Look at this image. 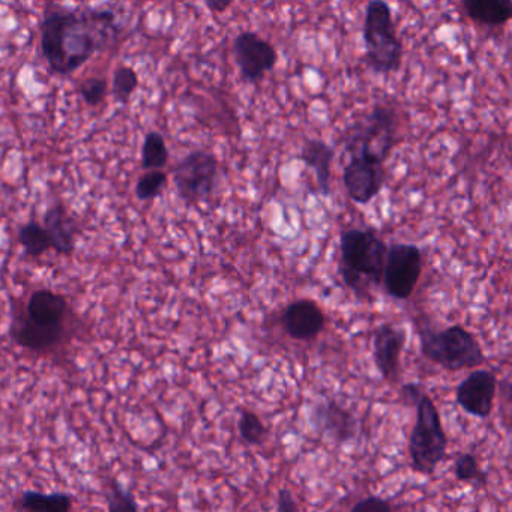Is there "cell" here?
Instances as JSON below:
<instances>
[{
    "label": "cell",
    "instance_id": "obj_9",
    "mask_svg": "<svg viewBox=\"0 0 512 512\" xmlns=\"http://www.w3.org/2000/svg\"><path fill=\"white\" fill-rule=\"evenodd\" d=\"M233 52L241 76L248 83L260 82L278 62L277 49L256 32H241L235 38Z\"/></svg>",
    "mask_w": 512,
    "mask_h": 512
},
{
    "label": "cell",
    "instance_id": "obj_21",
    "mask_svg": "<svg viewBox=\"0 0 512 512\" xmlns=\"http://www.w3.org/2000/svg\"><path fill=\"white\" fill-rule=\"evenodd\" d=\"M167 161H169V149H167L163 134L151 131L145 137L142 146V169L148 170V172L161 170L166 167Z\"/></svg>",
    "mask_w": 512,
    "mask_h": 512
},
{
    "label": "cell",
    "instance_id": "obj_28",
    "mask_svg": "<svg viewBox=\"0 0 512 512\" xmlns=\"http://www.w3.org/2000/svg\"><path fill=\"white\" fill-rule=\"evenodd\" d=\"M80 95H82L83 101H85L88 106H100V104L106 100V80L98 79V77L86 79L85 82L80 85Z\"/></svg>",
    "mask_w": 512,
    "mask_h": 512
},
{
    "label": "cell",
    "instance_id": "obj_25",
    "mask_svg": "<svg viewBox=\"0 0 512 512\" xmlns=\"http://www.w3.org/2000/svg\"><path fill=\"white\" fill-rule=\"evenodd\" d=\"M167 184V175L163 170H152L146 172L142 178L139 179L136 185V196L140 202H149L154 200L155 197L160 196L163 188Z\"/></svg>",
    "mask_w": 512,
    "mask_h": 512
},
{
    "label": "cell",
    "instance_id": "obj_8",
    "mask_svg": "<svg viewBox=\"0 0 512 512\" xmlns=\"http://www.w3.org/2000/svg\"><path fill=\"white\" fill-rule=\"evenodd\" d=\"M424 257L415 244L397 242L388 247L383 284L386 293L398 301H406L415 292L422 275Z\"/></svg>",
    "mask_w": 512,
    "mask_h": 512
},
{
    "label": "cell",
    "instance_id": "obj_7",
    "mask_svg": "<svg viewBox=\"0 0 512 512\" xmlns=\"http://www.w3.org/2000/svg\"><path fill=\"white\" fill-rule=\"evenodd\" d=\"M218 169L220 164L211 152H190L173 169L176 193L185 203L209 199L217 184Z\"/></svg>",
    "mask_w": 512,
    "mask_h": 512
},
{
    "label": "cell",
    "instance_id": "obj_20",
    "mask_svg": "<svg viewBox=\"0 0 512 512\" xmlns=\"http://www.w3.org/2000/svg\"><path fill=\"white\" fill-rule=\"evenodd\" d=\"M74 497L67 493H41L28 490L20 497L23 512H71Z\"/></svg>",
    "mask_w": 512,
    "mask_h": 512
},
{
    "label": "cell",
    "instance_id": "obj_11",
    "mask_svg": "<svg viewBox=\"0 0 512 512\" xmlns=\"http://www.w3.org/2000/svg\"><path fill=\"white\" fill-rule=\"evenodd\" d=\"M497 380L491 371L475 370L457 388V403L476 418L485 419L493 412Z\"/></svg>",
    "mask_w": 512,
    "mask_h": 512
},
{
    "label": "cell",
    "instance_id": "obj_31",
    "mask_svg": "<svg viewBox=\"0 0 512 512\" xmlns=\"http://www.w3.org/2000/svg\"><path fill=\"white\" fill-rule=\"evenodd\" d=\"M401 391H403L406 404H416V406H418L419 400H421L422 395H424L421 392V388H419L418 385H413V383L403 386Z\"/></svg>",
    "mask_w": 512,
    "mask_h": 512
},
{
    "label": "cell",
    "instance_id": "obj_5",
    "mask_svg": "<svg viewBox=\"0 0 512 512\" xmlns=\"http://www.w3.org/2000/svg\"><path fill=\"white\" fill-rule=\"evenodd\" d=\"M398 118L392 107L377 104L370 113L353 122L344 134V146L352 157H367L385 164L395 145Z\"/></svg>",
    "mask_w": 512,
    "mask_h": 512
},
{
    "label": "cell",
    "instance_id": "obj_15",
    "mask_svg": "<svg viewBox=\"0 0 512 512\" xmlns=\"http://www.w3.org/2000/svg\"><path fill=\"white\" fill-rule=\"evenodd\" d=\"M334 148L319 139H311L305 142L299 160L313 170L316 175L322 196L331 194L332 161H334Z\"/></svg>",
    "mask_w": 512,
    "mask_h": 512
},
{
    "label": "cell",
    "instance_id": "obj_2",
    "mask_svg": "<svg viewBox=\"0 0 512 512\" xmlns=\"http://www.w3.org/2000/svg\"><path fill=\"white\" fill-rule=\"evenodd\" d=\"M388 245L371 229L343 230L340 238L338 272L343 283L362 301L380 286Z\"/></svg>",
    "mask_w": 512,
    "mask_h": 512
},
{
    "label": "cell",
    "instance_id": "obj_13",
    "mask_svg": "<svg viewBox=\"0 0 512 512\" xmlns=\"http://www.w3.org/2000/svg\"><path fill=\"white\" fill-rule=\"evenodd\" d=\"M406 344V331L383 323L374 334V361L383 379L395 382L400 373V356Z\"/></svg>",
    "mask_w": 512,
    "mask_h": 512
},
{
    "label": "cell",
    "instance_id": "obj_24",
    "mask_svg": "<svg viewBox=\"0 0 512 512\" xmlns=\"http://www.w3.org/2000/svg\"><path fill=\"white\" fill-rule=\"evenodd\" d=\"M107 509L109 512H140L136 497L118 479H110Z\"/></svg>",
    "mask_w": 512,
    "mask_h": 512
},
{
    "label": "cell",
    "instance_id": "obj_33",
    "mask_svg": "<svg viewBox=\"0 0 512 512\" xmlns=\"http://www.w3.org/2000/svg\"><path fill=\"white\" fill-rule=\"evenodd\" d=\"M23 512V511H22Z\"/></svg>",
    "mask_w": 512,
    "mask_h": 512
},
{
    "label": "cell",
    "instance_id": "obj_23",
    "mask_svg": "<svg viewBox=\"0 0 512 512\" xmlns=\"http://www.w3.org/2000/svg\"><path fill=\"white\" fill-rule=\"evenodd\" d=\"M139 88V76L136 70L122 65L113 74L112 94L118 103L128 104L134 92Z\"/></svg>",
    "mask_w": 512,
    "mask_h": 512
},
{
    "label": "cell",
    "instance_id": "obj_16",
    "mask_svg": "<svg viewBox=\"0 0 512 512\" xmlns=\"http://www.w3.org/2000/svg\"><path fill=\"white\" fill-rule=\"evenodd\" d=\"M43 227L49 235L52 250L64 256L73 254L76 248V233H74L73 221L68 217L67 209L62 203L47 209Z\"/></svg>",
    "mask_w": 512,
    "mask_h": 512
},
{
    "label": "cell",
    "instance_id": "obj_17",
    "mask_svg": "<svg viewBox=\"0 0 512 512\" xmlns=\"http://www.w3.org/2000/svg\"><path fill=\"white\" fill-rule=\"evenodd\" d=\"M65 328H44V326L35 325L26 317L14 320L13 340L19 346L25 349L34 350V352H44L61 343L64 337Z\"/></svg>",
    "mask_w": 512,
    "mask_h": 512
},
{
    "label": "cell",
    "instance_id": "obj_12",
    "mask_svg": "<svg viewBox=\"0 0 512 512\" xmlns=\"http://www.w3.org/2000/svg\"><path fill=\"white\" fill-rule=\"evenodd\" d=\"M281 323L293 340L310 341L325 328L326 316L313 299H298L287 305Z\"/></svg>",
    "mask_w": 512,
    "mask_h": 512
},
{
    "label": "cell",
    "instance_id": "obj_32",
    "mask_svg": "<svg viewBox=\"0 0 512 512\" xmlns=\"http://www.w3.org/2000/svg\"><path fill=\"white\" fill-rule=\"evenodd\" d=\"M206 8L212 11V13L221 14L224 11L229 10L232 7V0H206Z\"/></svg>",
    "mask_w": 512,
    "mask_h": 512
},
{
    "label": "cell",
    "instance_id": "obj_14",
    "mask_svg": "<svg viewBox=\"0 0 512 512\" xmlns=\"http://www.w3.org/2000/svg\"><path fill=\"white\" fill-rule=\"evenodd\" d=\"M67 313L68 302L64 296L50 289H40L29 299L25 317L44 328H62Z\"/></svg>",
    "mask_w": 512,
    "mask_h": 512
},
{
    "label": "cell",
    "instance_id": "obj_3",
    "mask_svg": "<svg viewBox=\"0 0 512 512\" xmlns=\"http://www.w3.org/2000/svg\"><path fill=\"white\" fill-rule=\"evenodd\" d=\"M364 62L377 74L395 73L403 62V44L395 31L392 10L386 2L373 0L365 8Z\"/></svg>",
    "mask_w": 512,
    "mask_h": 512
},
{
    "label": "cell",
    "instance_id": "obj_29",
    "mask_svg": "<svg viewBox=\"0 0 512 512\" xmlns=\"http://www.w3.org/2000/svg\"><path fill=\"white\" fill-rule=\"evenodd\" d=\"M352 512H392L391 505L379 496L365 497L352 508Z\"/></svg>",
    "mask_w": 512,
    "mask_h": 512
},
{
    "label": "cell",
    "instance_id": "obj_26",
    "mask_svg": "<svg viewBox=\"0 0 512 512\" xmlns=\"http://www.w3.org/2000/svg\"><path fill=\"white\" fill-rule=\"evenodd\" d=\"M239 433L242 439L250 445H260L266 437V428L262 419L250 410L242 412L241 419L238 422Z\"/></svg>",
    "mask_w": 512,
    "mask_h": 512
},
{
    "label": "cell",
    "instance_id": "obj_4",
    "mask_svg": "<svg viewBox=\"0 0 512 512\" xmlns=\"http://www.w3.org/2000/svg\"><path fill=\"white\" fill-rule=\"evenodd\" d=\"M419 341L422 355L446 370L476 368L485 362L484 352L475 335L460 325L448 326L442 331L421 329Z\"/></svg>",
    "mask_w": 512,
    "mask_h": 512
},
{
    "label": "cell",
    "instance_id": "obj_10",
    "mask_svg": "<svg viewBox=\"0 0 512 512\" xmlns=\"http://www.w3.org/2000/svg\"><path fill=\"white\" fill-rule=\"evenodd\" d=\"M343 182L352 202L368 205L383 188L385 169L383 163L367 157H352L343 170Z\"/></svg>",
    "mask_w": 512,
    "mask_h": 512
},
{
    "label": "cell",
    "instance_id": "obj_18",
    "mask_svg": "<svg viewBox=\"0 0 512 512\" xmlns=\"http://www.w3.org/2000/svg\"><path fill=\"white\" fill-rule=\"evenodd\" d=\"M313 419L316 425L331 434L337 442H346L355 436L356 419L349 410L338 406L334 401L319 404L314 409Z\"/></svg>",
    "mask_w": 512,
    "mask_h": 512
},
{
    "label": "cell",
    "instance_id": "obj_6",
    "mask_svg": "<svg viewBox=\"0 0 512 512\" xmlns=\"http://www.w3.org/2000/svg\"><path fill=\"white\" fill-rule=\"evenodd\" d=\"M416 407L418 416L409 440L410 464L415 472L431 475L445 460L448 437L430 395H422Z\"/></svg>",
    "mask_w": 512,
    "mask_h": 512
},
{
    "label": "cell",
    "instance_id": "obj_1",
    "mask_svg": "<svg viewBox=\"0 0 512 512\" xmlns=\"http://www.w3.org/2000/svg\"><path fill=\"white\" fill-rule=\"evenodd\" d=\"M112 11L50 10L41 23V53L50 70L70 76L115 37Z\"/></svg>",
    "mask_w": 512,
    "mask_h": 512
},
{
    "label": "cell",
    "instance_id": "obj_19",
    "mask_svg": "<svg viewBox=\"0 0 512 512\" xmlns=\"http://www.w3.org/2000/svg\"><path fill=\"white\" fill-rule=\"evenodd\" d=\"M464 11L472 22L499 28L512 19L511 0H466Z\"/></svg>",
    "mask_w": 512,
    "mask_h": 512
},
{
    "label": "cell",
    "instance_id": "obj_22",
    "mask_svg": "<svg viewBox=\"0 0 512 512\" xmlns=\"http://www.w3.org/2000/svg\"><path fill=\"white\" fill-rule=\"evenodd\" d=\"M19 241L29 257L43 256L52 248L46 229L37 221H31L20 227Z\"/></svg>",
    "mask_w": 512,
    "mask_h": 512
},
{
    "label": "cell",
    "instance_id": "obj_27",
    "mask_svg": "<svg viewBox=\"0 0 512 512\" xmlns=\"http://www.w3.org/2000/svg\"><path fill=\"white\" fill-rule=\"evenodd\" d=\"M454 472L457 479L464 482H487V475L479 466L476 458L472 454H461L455 460Z\"/></svg>",
    "mask_w": 512,
    "mask_h": 512
},
{
    "label": "cell",
    "instance_id": "obj_30",
    "mask_svg": "<svg viewBox=\"0 0 512 512\" xmlns=\"http://www.w3.org/2000/svg\"><path fill=\"white\" fill-rule=\"evenodd\" d=\"M278 512H298V503H296L292 491L287 488H281L278 493Z\"/></svg>",
    "mask_w": 512,
    "mask_h": 512
}]
</instances>
